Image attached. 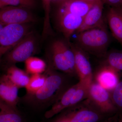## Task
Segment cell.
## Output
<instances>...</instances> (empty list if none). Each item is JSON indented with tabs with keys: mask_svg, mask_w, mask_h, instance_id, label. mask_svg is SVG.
<instances>
[{
	"mask_svg": "<svg viewBox=\"0 0 122 122\" xmlns=\"http://www.w3.org/2000/svg\"><path fill=\"white\" fill-rule=\"evenodd\" d=\"M87 2H89V3H91V4H94L95 3H96L97 1H98L99 0H85Z\"/></svg>",
	"mask_w": 122,
	"mask_h": 122,
	"instance_id": "27",
	"label": "cell"
},
{
	"mask_svg": "<svg viewBox=\"0 0 122 122\" xmlns=\"http://www.w3.org/2000/svg\"><path fill=\"white\" fill-rule=\"evenodd\" d=\"M45 13L42 35L46 37L50 32V13L51 5L53 0H41Z\"/></svg>",
	"mask_w": 122,
	"mask_h": 122,
	"instance_id": "23",
	"label": "cell"
},
{
	"mask_svg": "<svg viewBox=\"0 0 122 122\" xmlns=\"http://www.w3.org/2000/svg\"><path fill=\"white\" fill-rule=\"evenodd\" d=\"M78 86V83L66 90L53 103L51 108L46 112L45 117L50 118L63 110L71 107L72 97Z\"/></svg>",
	"mask_w": 122,
	"mask_h": 122,
	"instance_id": "15",
	"label": "cell"
},
{
	"mask_svg": "<svg viewBox=\"0 0 122 122\" xmlns=\"http://www.w3.org/2000/svg\"><path fill=\"white\" fill-rule=\"evenodd\" d=\"M71 47L74 52L75 70L79 82L89 86L93 82L92 70L89 61L83 51L77 46L72 45Z\"/></svg>",
	"mask_w": 122,
	"mask_h": 122,
	"instance_id": "7",
	"label": "cell"
},
{
	"mask_svg": "<svg viewBox=\"0 0 122 122\" xmlns=\"http://www.w3.org/2000/svg\"><path fill=\"white\" fill-rule=\"evenodd\" d=\"M120 77L119 75L115 70L104 65L96 73L95 80L96 82L110 91L118 83Z\"/></svg>",
	"mask_w": 122,
	"mask_h": 122,
	"instance_id": "14",
	"label": "cell"
},
{
	"mask_svg": "<svg viewBox=\"0 0 122 122\" xmlns=\"http://www.w3.org/2000/svg\"><path fill=\"white\" fill-rule=\"evenodd\" d=\"M45 83L41 89L31 94H26L24 100L35 106H41L53 102L66 90V79L62 75L54 71L51 67L46 70Z\"/></svg>",
	"mask_w": 122,
	"mask_h": 122,
	"instance_id": "1",
	"label": "cell"
},
{
	"mask_svg": "<svg viewBox=\"0 0 122 122\" xmlns=\"http://www.w3.org/2000/svg\"><path fill=\"white\" fill-rule=\"evenodd\" d=\"M36 20V17L30 9L12 6H5L0 9V24L4 26L30 24Z\"/></svg>",
	"mask_w": 122,
	"mask_h": 122,
	"instance_id": "6",
	"label": "cell"
},
{
	"mask_svg": "<svg viewBox=\"0 0 122 122\" xmlns=\"http://www.w3.org/2000/svg\"><path fill=\"white\" fill-rule=\"evenodd\" d=\"M107 18L112 34L122 46V7H111Z\"/></svg>",
	"mask_w": 122,
	"mask_h": 122,
	"instance_id": "13",
	"label": "cell"
},
{
	"mask_svg": "<svg viewBox=\"0 0 122 122\" xmlns=\"http://www.w3.org/2000/svg\"><path fill=\"white\" fill-rule=\"evenodd\" d=\"M103 4L101 0L94 4L83 17L81 25L76 31L77 33L105 25L103 19Z\"/></svg>",
	"mask_w": 122,
	"mask_h": 122,
	"instance_id": "10",
	"label": "cell"
},
{
	"mask_svg": "<svg viewBox=\"0 0 122 122\" xmlns=\"http://www.w3.org/2000/svg\"><path fill=\"white\" fill-rule=\"evenodd\" d=\"M87 99V103L103 115L117 110L109 91L96 82L93 81L90 85Z\"/></svg>",
	"mask_w": 122,
	"mask_h": 122,
	"instance_id": "5",
	"label": "cell"
},
{
	"mask_svg": "<svg viewBox=\"0 0 122 122\" xmlns=\"http://www.w3.org/2000/svg\"><path fill=\"white\" fill-rule=\"evenodd\" d=\"M0 122H23L17 109L0 100Z\"/></svg>",
	"mask_w": 122,
	"mask_h": 122,
	"instance_id": "18",
	"label": "cell"
},
{
	"mask_svg": "<svg viewBox=\"0 0 122 122\" xmlns=\"http://www.w3.org/2000/svg\"></svg>",
	"mask_w": 122,
	"mask_h": 122,
	"instance_id": "31",
	"label": "cell"
},
{
	"mask_svg": "<svg viewBox=\"0 0 122 122\" xmlns=\"http://www.w3.org/2000/svg\"><path fill=\"white\" fill-rule=\"evenodd\" d=\"M25 71L29 74H40L44 73L46 69L45 62L37 57L32 56L25 61Z\"/></svg>",
	"mask_w": 122,
	"mask_h": 122,
	"instance_id": "19",
	"label": "cell"
},
{
	"mask_svg": "<svg viewBox=\"0 0 122 122\" xmlns=\"http://www.w3.org/2000/svg\"><path fill=\"white\" fill-rule=\"evenodd\" d=\"M77 34L76 46L81 50L96 55L106 54L110 38L105 25Z\"/></svg>",
	"mask_w": 122,
	"mask_h": 122,
	"instance_id": "2",
	"label": "cell"
},
{
	"mask_svg": "<svg viewBox=\"0 0 122 122\" xmlns=\"http://www.w3.org/2000/svg\"><path fill=\"white\" fill-rule=\"evenodd\" d=\"M6 6L24 7L32 9L36 6V0H0Z\"/></svg>",
	"mask_w": 122,
	"mask_h": 122,
	"instance_id": "25",
	"label": "cell"
},
{
	"mask_svg": "<svg viewBox=\"0 0 122 122\" xmlns=\"http://www.w3.org/2000/svg\"><path fill=\"white\" fill-rule=\"evenodd\" d=\"M5 74L19 88H25L29 83L30 77L26 71L17 67L15 65L9 66Z\"/></svg>",
	"mask_w": 122,
	"mask_h": 122,
	"instance_id": "17",
	"label": "cell"
},
{
	"mask_svg": "<svg viewBox=\"0 0 122 122\" xmlns=\"http://www.w3.org/2000/svg\"><path fill=\"white\" fill-rule=\"evenodd\" d=\"M103 4L111 7H122V0H101Z\"/></svg>",
	"mask_w": 122,
	"mask_h": 122,
	"instance_id": "26",
	"label": "cell"
},
{
	"mask_svg": "<svg viewBox=\"0 0 122 122\" xmlns=\"http://www.w3.org/2000/svg\"><path fill=\"white\" fill-rule=\"evenodd\" d=\"M119 122H122V116L120 118V120H119Z\"/></svg>",
	"mask_w": 122,
	"mask_h": 122,
	"instance_id": "30",
	"label": "cell"
},
{
	"mask_svg": "<svg viewBox=\"0 0 122 122\" xmlns=\"http://www.w3.org/2000/svg\"><path fill=\"white\" fill-rule=\"evenodd\" d=\"M4 26L2 24H0V34L1 33V31H2L3 28H4Z\"/></svg>",
	"mask_w": 122,
	"mask_h": 122,
	"instance_id": "29",
	"label": "cell"
},
{
	"mask_svg": "<svg viewBox=\"0 0 122 122\" xmlns=\"http://www.w3.org/2000/svg\"><path fill=\"white\" fill-rule=\"evenodd\" d=\"M63 41L57 40L52 43L51 55L53 66L56 69L69 74L73 73L66 61L62 48Z\"/></svg>",
	"mask_w": 122,
	"mask_h": 122,
	"instance_id": "12",
	"label": "cell"
},
{
	"mask_svg": "<svg viewBox=\"0 0 122 122\" xmlns=\"http://www.w3.org/2000/svg\"><path fill=\"white\" fill-rule=\"evenodd\" d=\"M93 5L85 0H61L59 7L70 13L84 17Z\"/></svg>",
	"mask_w": 122,
	"mask_h": 122,
	"instance_id": "16",
	"label": "cell"
},
{
	"mask_svg": "<svg viewBox=\"0 0 122 122\" xmlns=\"http://www.w3.org/2000/svg\"><path fill=\"white\" fill-rule=\"evenodd\" d=\"M19 88L5 74L0 77V100L17 109Z\"/></svg>",
	"mask_w": 122,
	"mask_h": 122,
	"instance_id": "11",
	"label": "cell"
},
{
	"mask_svg": "<svg viewBox=\"0 0 122 122\" xmlns=\"http://www.w3.org/2000/svg\"><path fill=\"white\" fill-rule=\"evenodd\" d=\"M83 17L74 15L59 7L57 12L58 25L67 40L76 32L81 25Z\"/></svg>",
	"mask_w": 122,
	"mask_h": 122,
	"instance_id": "8",
	"label": "cell"
},
{
	"mask_svg": "<svg viewBox=\"0 0 122 122\" xmlns=\"http://www.w3.org/2000/svg\"><path fill=\"white\" fill-rule=\"evenodd\" d=\"M5 6H7L5 5L3 3H2V2L0 1V9L2 8H3V7H5Z\"/></svg>",
	"mask_w": 122,
	"mask_h": 122,
	"instance_id": "28",
	"label": "cell"
},
{
	"mask_svg": "<svg viewBox=\"0 0 122 122\" xmlns=\"http://www.w3.org/2000/svg\"><path fill=\"white\" fill-rule=\"evenodd\" d=\"M109 92L112 102L117 110H122V79L119 81L113 89Z\"/></svg>",
	"mask_w": 122,
	"mask_h": 122,
	"instance_id": "24",
	"label": "cell"
},
{
	"mask_svg": "<svg viewBox=\"0 0 122 122\" xmlns=\"http://www.w3.org/2000/svg\"><path fill=\"white\" fill-rule=\"evenodd\" d=\"M30 24H13L4 26L0 34V62L2 57L32 31Z\"/></svg>",
	"mask_w": 122,
	"mask_h": 122,
	"instance_id": "4",
	"label": "cell"
},
{
	"mask_svg": "<svg viewBox=\"0 0 122 122\" xmlns=\"http://www.w3.org/2000/svg\"><path fill=\"white\" fill-rule=\"evenodd\" d=\"M103 115L87 103V106L72 111L59 120L62 122H99Z\"/></svg>",
	"mask_w": 122,
	"mask_h": 122,
	"instance_id": "9",
	"label": "cell"
},
{
	"mask_svg": "<svg viewBox=\"0 0 122 122\" xmlns=\"http://www.w3.org/2000/svg\"><path fill=\"white\" fill-rule=\"evenodd\" d=\"M46 74L32 75L30 77L28 85L25 87L26 94L36 93L44 86L46 80Z\"/></svg>",
	"mask_w": 122,
	"mask_h": 122,
	"instance_id": "21",
	"label": "cell"
},
{
	"mask_svg": "<svg viewBox=\"0 0 122 122\" xmlns=\"http://www.w3.org/2000/svg\"><path fill=\"white\" fill-rule=\"evenodd\" d=\"M37 48V39L32 30L5 55V62L9 66L25 62L29 58L33 56Z\"/></svg>",
	"mask_w": 122,
	"mask_h": 122,
	"instance_id": "3",
	"label": "cell"
},
{
	"mask_svg": "<svg viewBox=\"0 0 122 122\" xmlns=\"http://www.w3.org/2000/svg\"><path fill=\"white\" fill-rule=\"evenodd\" d=\"M89 87L79 82L78 86L72 97L71 107L76 106L82 100L87 98Z\"/></svg>",
	"mask_w": 122,
	"mask_h": 122,
	"instance_id": "22",
	"label": "cell"
},
{
	"mask_svg": "<svg viewBox=\"0 0 122 122\" xmlns=\"http://www.w3.org/2000/svg\"><path fill=\"white\" fill-rule=\"evenodd\" d=\"M105 65L116 71L121 77L122 75V50L111 51L106 55Z\"/></svg>",
	"mask_w": 122,
	"mask_h": 122,
	"instance_id": "20",
	"label": "cell"
}]
</instances>
